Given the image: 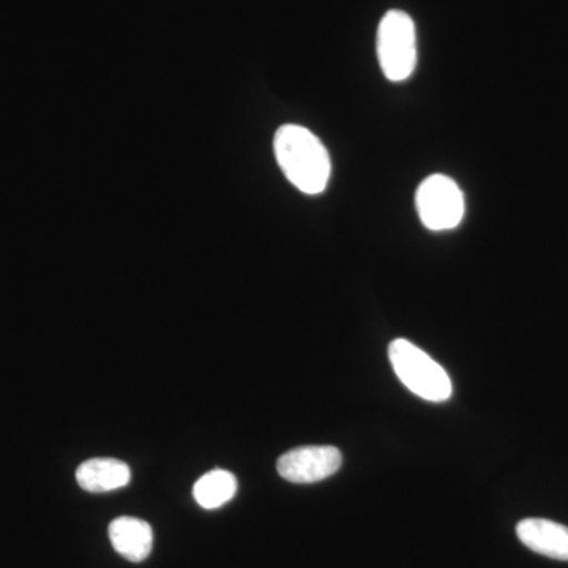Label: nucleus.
<instances>
[{"label":"nucleus","mask_w":568,"mask_h":568,"mask_svg":"<svg viewBox=\"0 0 568 568\" xmlns=\"http://www.w3.org/2000/svg\"><path fill=\"white\" fill-rule=\"evenodd\" d=\"M77 480L89 493L115 491L130 484L132 470L119 459L93 458L78 467Z\"/></svg>","instance_id":"obj_8"},{"label":"nucleus","mask_w":568,"mask_h":568,"mask_svg":"<svg viewBox=\"0 0 568 568\" xmlns=\"http://www.w3.org/2000/svg\"><path fill=\"white\" fill-rule=\"evenodd\" d=\"M108 534H110L112 548L130 562H142L152 552L153 532L151 525L144 519L115 518Z\"/></svg>","instance_id":"obj_7"},{"label":"nucleus","mask_w":568,"mask_h":568,"mask_svg":"<svg viewBox=\"0 0 568 568\" xmlns=\"http://www.w3.org/2000/svg\"><path fill=\"white\" fill-rule=\"evenodd\" d=\"M388 358L396 376L414 395L432 403H444L450 398L454 387L446 369L420 347L405 338L395 339L388 346Z\"/></svg>","instance_id":"obj_2"},{"label":"nucleus","mask_w":568,"mask_h":568,"mask_svg":"<svg viewBox=\"0 0 568 568\" xmlns=\"http://www.w3.org/2000/svg\"><path fill=\"white\" fill-rule=\"evenodd\" d=\"M416 207L422 223L428 230H454L465 216V194L454 179L433 174L418 185Z\"/></svg>","instance_id":"obj_4"},{"label":"nucleus","mask_w":568,"mask_h":568,"mask_svg":"<svg viewBox=\"0 0 568 568\" xmlns=\"http://www.w3.org/2000/svg\"><path fill=\"white\" fill-rule=\"evenodd\" d=\"M276 162L287 181L305 194L323 193L331 181V155L308 129L287 123L275 133Z\"/></svg>","instance_id":"obj_1"},{"label":"nucleus","mask_w":568,"mask_h":568,"mask_svg":"<svg viewBox=\"0 0 568 568\" xmlns=\"http://www.w3.org/2000/svg\"><path fill=\"white\" fill-rule=\"evenodd\" d=\"M377 59L384 77L406 81L417 65V33L413 18L402 10L384 14L377 28Z\"/></svg>","instance_id":"obj_3"},{"label":"nucleus","mask_w":568,"mask_h":568,"mask_svg":"<svg viewBox=\"0 0 568 568\" xmlns=\"http://www.w3.org/2000/svg\"><path fill=\"white\" fill-rule=\"evenodd\" d=\"M342 452L332 446H306L286 452L276 463L280 476L293 484H316L338 473Z\"/></svg>","instance_id":"obj_5"},{"label":"nucleus","mask_w":568,"mask_h":568,"mask_svg":"<svg viewBox=\"0 0 568 568\" xmlns=\"http://www.w3.org/2000/svg\"><path fill=\"white\" fill-rule=\"evenodd\" d=\"M237 493V478L224 469H213L194 484V500L205 510L223 507Z\"/></svg>","instance_id":"obj_9"},{"label":"nucleus","mask_w":568,"mask_h":568,"mask_svg":"<svg viewBox=\"0 0 568 568\" xmlns=\"http://www.w3.org/2000/svg\"><path fill=\"white\" fill-rule=\"evenodd\" d=\"M521 544L547 558L568 560V528L545 518H526L518 523Z\"/></svg>","instance_id":"obj_6"}]
</instances>
